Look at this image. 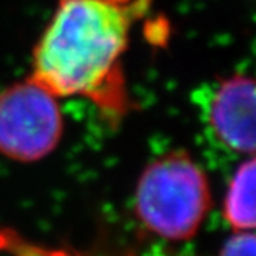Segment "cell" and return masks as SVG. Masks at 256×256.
I'll list each match as a JSON object with an SVG mask.
<instances>
[{
    "label": "cell",
    "mask_w": 256,
    "mask_h": 256,
    "mask_svg": "<svg viewBox=\"0 0 256 256\" xmlns=\"http://www.w3.org/2000/svg\"><path fill=\"white\" fill-rule=\"evenodd\" d=\"M133 14L119 0H58L32 50L36 82L56 98H85L108 114L128 108L120 60Z\"/></svg>",
    "instance_id": "cell-1"
},
{
    "label": "cell",
    "mask_w": 256,
    "mask_h": 256,
    "mask_svg": "<svg viewBox=\"0 0 256 256\" xmlns=\"http://www.w3.org/2000/svg\"><path fill=\"white\" fill-rule=\"evenodd\" d=\"M212 207L210 180L184 150L164 154L140 173L133 208L140 226L166 241H187L199 232Z\"/></svg>",
    "instance_id": "cell-2"
},
{
    "label": "cell",
    "mask_w": 256,
    "mask_h": 256,
    "mask_svg": "<svg viewBox=\"0 0 256 256\" xmlns=\"http://www.w3.org/2000/svg\"><path fill=\"white\" fill-rule=\"evenodd\" d=\"M64 134L56 98L32 78L0 91V154L31 164L50 156Z\"/></svg>",
    "instance_id": "cell-3"
},
{
    "label": "cell",
    "mask_w": 256,
    "mask_h": 256,
    "mask_svg": "<svg viewBox=\"0 0 256 256\" xmlns=\"http://www.w3.org/2000/svg\"><path fill=\"white\" fill-rule=\"evenodd\" d=\"M204 120L222 148L238 156H254V80L246 74H233L216 84L204 104Z\"/></svg>",
    "instance_id": "cell-4"
},
{
    "label": "cell",
    "mask_w": 256,
    "mask_h": 256,
    "mask_svg": "<svg viewBox=\"0 0 256 256\" xmlns=\"http://www.w3.org/2000/svg\"><path fill=\"white\" fill-rule=\"evenodd\" d=\"M254 186L256 166L254 156H250L232 174L222 202L224 219L233 232L254 230Z\"/></svg>",
    "instance_id": "cell-5"
},
{
    "label": "cell",
    "mask_w": 256,
    "mask_h": 256,
    "mask_svg": "<svg viewBox=\"0 0 256 256\" xmlns=\"http://www.w3.org/2000/svg\"><path fill=\"white\" fill-rule=\"evenodd\" d=\"M219 256H256V238L253 230L233 232L219 250Z\"/></svg>",
    "instance_id": "cell-6"
},
{
    "label": "cell",
    "mask_w": 256,
    "mask_h": 256,
    "mask_svg": "<svg viewBox=\"0 0 256 256\" xmlns=\"http://www.w3.org/2000/svg\"><path fill=\"white\" fill-rule=\"evenodd\" d=\"M59 256H64V254H59Z\"/></svg>",
    "instance_id": "cell-7"
}]
</instances>
